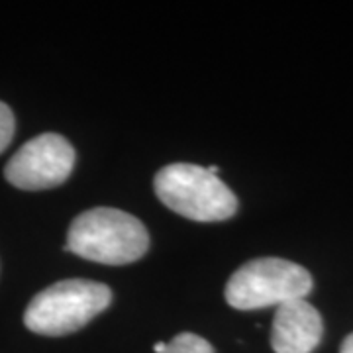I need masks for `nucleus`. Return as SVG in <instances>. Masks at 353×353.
<instances>
[{
    "instance_id": "f257e3e1",
    "label": "nucleus",
    "mask_w": 353,
    "mask_h": 353,
    "mask_svg": "<svg viewBox=\"0 0 353 353\" xmlns=\"http://www.w3.org/2000/svg\"><path fill=\"white\" fill-rule=\"evenodd\" d=\"M65 250L104 265H126L150 250V234L136 216L118 208H90L77 216Z\"/></svg>"
},
{
    "instance_id": "f03ea898",
    "label": "nucleus",
    "mask_w": 353,
    "mask_h": 353,
    "mask_svg": "<svg viewBox=\"0 0 353 353\" xmlns=\"http://www.w3.org/2000/svg\"><path fill=\"white\" fill-rule=\"evenodd\" d=\"M112 303V290L87 279H67L38 292L24 312L26 328L39 336H67L85 328Z\"/></svg>"
},
{
    "instance_id": "7ed1b4c3",
    "label": "nucleus",
    "mask_w": 353,
    "mask_h": 353,
    "mask_svg": "<svg viewBox=\"0 0 353 353\" xmlns=\"http://www.w3.org/2000/svg\"><path fill=\"white\" fill-rule=\"evenodd\" d=\"M153 189L167 208L194 222H222L238 210L232 189L201 165H167L155 175Z\"/></svg>"
},
{
    "instance_id": "20e7f679",
    "label": "nucleus",
    "mask_w": 353,
    "mask_h": 353,
    "mask_svg": "<svg viewBox=\"0 0 353 353\" xmlns=\"http://www.w3.org/2000/svg\"><path fill=\"white\" fill-rule=\"evenodd\" d=\"M312 277L303 265L281 257L252 259L230 277L224 290L226 303L236 310H257L306 299Z\"/></svg>"
},
{
    "instance_id": "39448f33",
    "label": "nucleus",
    "mask_w": 353,
    "mask_h": 353,
    "mask_svg": "<svg viewBox=\"0 0 353 353\" xmlns=\"http://www.w3.org/2000/svg\"><path fill=\"white\" fill-rule=\"evenodd\" d=\"M75 167V150L59 134H41L24 143L4 167L16 189L46 190L65 183Z\"/></svg>"
},
{
    "instance_id": "423d86ee",
    "label": "nucleus",
    "mask_w": 353,
    "mask_h": 353,
    "mask_svg": "<svg viewBox=\"0 0 353 353\" xmlns=\"http://www.w3.org/2000/svg\"><path fill=\"white\" fill-rule=\"evenodd\" d=\"M322 316L306 299L281 304L273 316L271 347L275 353H312L322 341Z\"/></svg>"
},
{
    "instance_id": "0eeeda50",
    "label": "nucleus",
    "mask_w": 353,
    "mask_h": 353,
    "mask_svg": "<svg viewBox=\"0 0 353 353\" xmlns=\"http://www.w3.org/2000/svg\"><path fill=\"white\" fill-rule=\"evenodd\" d=\"M163 353H214V347L196 334H179L167 343Z\"/></svg>"
},
{
    "instance_id": "6e6552de",
    "label": "nucleus",
    "mask_w": 353,
    "mask_h": 353,
    "mask_svg": "<svg viewBox=\"0 0 353 353\" xmlns=\"http://www.w3.org/2000/svg\"><path fill=\"white\" fill-rule=\"evenodd\" d=\"M14 128H16V120H14L12 110L4 102H0V153L12 141Z\"/></svg>"
},
{
    "instance_id": "1a4fd4ad",
    "label": "nucleus",
    "mask_w": 353,
    "mask_h": 353,
    "mask_svg": "<svg viewBox=\"0 0 353 353\" xmlns=\"http://www.w3.org/2000/svg\"><path fill=\"white\" fill-rule=\"evenodd\" d=\"M340 353H353V334H350L343 343H341V352Z\"/></svg>"
},
{
    "instance_id": "9d476101",
    "label": "nucleus",
    "mask_w": 353,
    "mask_h": 353,
    "mask_svg": "<svg viewBox=\"0 0 353 353\" xmlns=\"http://www.w3.org/2000/svg\"><path fill=\"white\" fill-rule=\"evenodd\" d=\"M165 347H167V343H165V341H157V343L153 345V352H155V353H163Z\"/></svg>"
}]
</instances>
